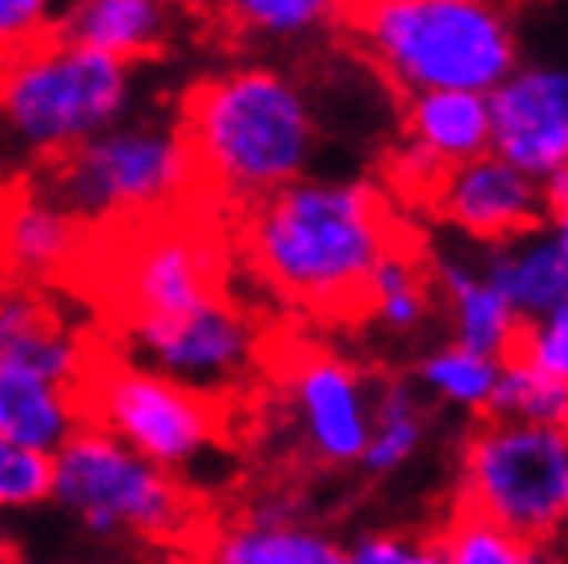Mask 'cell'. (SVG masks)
I'll list each match as a JSON object with an SVG mask.
<instances>
[{
    "label": "cell",
    "instance_id": "obj_1",
    "mask_svg": "<svg viewBox=\"0 0 568 564\" xmlns=\"http://www.w3.org/2000/svg\"><path fill=\"white\" fill-rule=\"evenodd\" d=\"M254 274L318 319H367L372 274L407 222L375 185L286 182L239 210Z\"/></svg>",
    "mask_w": 568,
    "mask_h": 564
},
{
    "label": "cell",
    "instance_id": "obj_2",
    "mask_svg": "<svg viewBox=\"0 0 568 564\" xmlns=\"http://www.w3.org/2000/svg\"><path fill=\"white\" fill-rule=\"evenodd\" d=\"M178 133L202 194L239 210L295 182L315 150L303 93L271 69H234L190 85L178 105Z\"/></svg>",
    "mask_w": 568,
    "mask_h": 564
},
{
    "label": "cell",
    "instance_id": "obj_3",
    "mask_svg": "<svg viewBox=\"0 0 568 564\" xmlns=\"http://www.w3.org/2000/svg\"><path fill=\"white\" fill-rule=\"evenodd\" d=\"M355 53L404 98L424 89H493L513 69V37L484 0H339Z\"/></svg>",
    "mask_w": 568,
    "mask_h": 564
},
{
    "label": "cell",
    "instance_id": "obj_4",
    "mask_svg": "<svg viewBox=\"0 0 568 564\" xmlns=\"http://www.w3.org/2000/svg\"><path fill=\"white\" fill-rule=\"evenodd\" d=\"M37 182L85 226L162 214L186 202H210L197 185L194 162L178 125L89 133L73 145L44 153Z\"/></svg>",
    "mask_w": 568,
    "mask_h": 564
},
{
    "label": "cell",
    "instance_id": "obj_5",
    "mask_svg": "<svg viewBox=\"0 0 568 564\" xmlns=\"http://www.w3.org/2000/svg\"><path fill=\"white\" fill-rule=\"evenodd\" d=\"M459 512L520 541H560L568 521V427L480 415L459 452Z\"/></svg>",
    "mask_w": 568,
    "mask_h": 564
},
{
    "label": "cell",
    "instance_id": "obj_6",
    "mask_svg": "<svg viewBox=\"0 0 568 564\" xmlns=\"http://www.w3.org/2000/svg\"><path fill=\"white\" fill-rule=\"evenodd\" d=\"M89 536H178L190 504L174 472L150 464L98 423H81L53 452V496Z\"/></svg>",
    "mask_w": 568,
    "mask_h": 564
},
{
    "label": "cell",
    "instance_id": "obj_7",
    "mask_svg": "<svg viewBox=\"0 0 568 564\" xmlns=\"http://www.w3.org/2000/svg\"><path fill=\"white\" fill-rule=\"evenodd\" d=\"M81 420L98 423L165 472H194L219 447L222 400L142 367L89 359L77 383Z\"/></svg>",
    "mask_w": 568,
    "mask_h": 564
},
{
    "label": "cell",
    "instance_id": "obj_8",
    "mask_svg": "<svg viewBox=\"0 0 568 564\" xmlns=\"http://www.w3.org/2000/svg\"><path fill=\"white\" fill-rule=\"evenodd\" d=\"M125 61L61 33L0 66V109L41 153L110 130L125 105Z\"/></svg>",
    "mask_w": 568,
    "mask_h": 564
},
{
    "label": "cell",
    "instance_id": "obj_9",
    "mask_svg": "<svg viewBox=\"0 0 568 564\" xmlns=\"http://www.w3.org/2000/svg\"><path fill=\"white\" fill-rule=\"evenodd\" d=\"M121 335L133 363L214 400H226L230 391L251 380L263 351L251 315L226 291L174 315L133 319L121 326Z\"/></svg>",
    "mask_w": 568,
    "mask_h": 564
},
{
    "label": "cell",
    "instance_id": "obj_10",
    "mask_svg": "<svg viewBox=\"0 0 568 564\" xmlns=\"http://www.w3.org/2000/svg\"><path fill=\"white\" fill-rule=\"evenodd\" d=\"M286 412L303 452L323 467H359L372 432V383L327 351L286 359Z\"/></svg>",
    "mask_w": 568,
    "mask_h": 564
},
{
    "label": "cell",
    "instance_id": "obj_11",
    "mask_svg": "<svg viewBox=\"0 0 568 564\" xmlns=\"http://www.w3.org/2000/svg\"><path fill=\"white\" fill-rule=\"evenodd\" d=\"M424 207L480 242L520 239V234L545 230V222L552 218L545 190L532 182V174L484 153L448 162L432 194L424 198Z\"/></svg>",
    "mask_w": 568,
    "mask_h": 564
},
{
    "label": "cell",
    "instance_id": "obj_12",
    "mask_svg": "<svg viewBox=\"0 0 568 564\" xmlns=\"http://www.w3.org/2000/svg\"><path fill=\"white\" fill-rule=\"evenodd\" d=\"M89 226L69 214L37 178L0 190V279L41 282L69 274Z\"/></svg>",
    "mask_w": 568,
    "mask_h": 564
},
{
    "label": "cell",
    "instance_id": "obj_13",
    "mask_svg": "<svg viewBox=\"0 0 568 564\" xmlns=\"http://www.w3.org/2000/svg\"><path fill=\"white\" fill-rule=\"evenodd\" d=\"M493 141L504 162L532 178L568 170V109L557 73H525L488 101Z\"/></svg>",
    "mask_w": 568,
    "mask_h": 564
},
{
    "label": "cell",
    "instance_id": "obj_14",
    "mask_svg": "<svg viewBox=\"0 0 568 564\" xmlns=\"http://www.w3.org/2000/svg\"><path fill=\"white\" fill-rule=\"evenodd\" d=\"M81 423L85 420H81L77 387L29 363L0 359V435L4 440L53 456Z\"/></svg>",
    "mask_w": 568,
    "mask_h": 564
},
{
    "label": "cell",
    "instance_id": "obj_15",
    "mask_svg": "<svg viewBox=\"0 0 568 564\" xmlns=\"http://www.w3.org/2000/svg\"><path fill=\"white\" fill-rule=\"evenodd\" d=\"M343 548L331 532L298 521L286 508H254L214 536L206 564H343Z\"/></svg>",
    "mask_w": 568,
    "mask_h": 564
},
{
    "label": "cell",
    "instance_id": "obj_16",
    "mask_svg": "<svg viewBox=\"0 0 568 564\" xmlns=\"http://www.w3.org/2000/svg\"><path fill=\"white\" fill-rule=\"evenodd\" d=\"M57 33L118 61H142L165 49V12L162 0H77Z\"/></svg>",
    "mask_w": 568,
    "mask_h": 564
},
{
    "label": "cell",
    "instance_id": "obj_17",
    "mask_svg": "<svg viewBox=\"0 0 568 564\" xmlns=\"http://www.w3.org/2000/svg\"><path fill=\"white\" fill-rule=\"evenodd\" d=\"M432 274H436V286L448 299L459 348L493 359L508 355L516 343V331H520V315L508 306V299L496 291L493 282L484 279V271H471L468 262L439 259L432 262Z\"/></svg>",
    "mask_w": 568,
    "mask_h": 564
},
{
    "label": "cell",
    "instance_id": "obj_18",
    "mask_svg": "<svg viewBox=\"0 0 568 564\" xmlns=\"http://www.w3.org/2000/svg\"><path fill=\"white\" fill-rule=\"evenodd\" d=\"M484 279L508 299V306L520 319L545 315L548 306L568 299L565 259H560L557 239H548L545 230L493 242V254L484 259Z\"/></svg>",
    "mask_w": 568,
    "mask_h": 564
},
{
    "label": "cell",
    "instance_id": "obj_19",
    "mask_svg": "<svg viewBox=\"0 0 568 564\" xmlns=\"http://www.w3.org/2000/svg\"><path fill=\"white\" fill-rule=\"evenodd\" d=\"M427 400L416 380L372 383V432L363 447L359 467L367 476H392L416 456L427 440Z\"/></svg>",
    "mask_w": 568,
    "mask_h": 564
},
{
    "label": "cell",
    "instance_id": "obj_20",
    "mask_svg": "<svg viewBox=\"0 0 568 564\" xmlns=\"http://www.w3.org/2000/svg\"><path fill=\"white\" fill-rule=\"evenodd\" d=\"M407 130L439 158H471L493 141V118L476 89H424L407 98Z\"/></svg>",
    "mask_w": 568,
    "mask_h": 564
},
{
    "label": "cell",
    "instance_id": "obj_21",
    "mask_svg": "<svg viewBox=\"0 0 568 564\" xmlns=\"http://www.w3.org/2000/svg\"><path fill=\"white\" fill-rule=\"evenodd\" d=\"M484 415L520 423H545V427H568V380L532 367L525 359H500L493 400Z\"/></svg>",
    "mask_w": 568,
    "mask_h": 564
},
{
    "label": "cell",
    "instance_id": "obj_22",
    "mask_svg": "<svg viewBox=\"0 0 568 564\" xmlns=\"http://www.w3.org/2000/svg\"><path fill=\"white\" fill-rule=\"evenodd\" d=\"M496 375H500V359L459 348V343L432 351V355L419 359L416 367V383L427 395L476 415H484V407L493 400Z\"/></svg>",
    "mask_w": 568,
    "mask_h": 564
},
{
    "label": "cell",
    "instance_id": "obj_23",
    "mask_svg": "<svg viewBox=\"0 0 568 564\" xmlns=\"http://www.w3.org/2000/svg\"><path fill=\"white\" fill-rule=\"evenodd\" d=\"M439 536H444V564H525L528 553V541L459 508H452L448 528Z\"/></svg>",
    "mask_w": 568,
    "mask_h": 564
},
{
    "label": "cell",
    "instance_id": "obj_24",
    "mask_svg": "<svg viewBox=\"0 0 568 564\" xmlns=\"http://www.w3.org/2000/svg\"><path fill=\"white\" fill-rule=\"evenodd\" d=\"M53 496V456L0 435V512L37 508Z\"/></svg>",
    "mask_w": 568,
    "mask_h": 564
},
{
    "label": "cell",
    "instance_id": "obj_25",
    "mask_svg": "<svg viewBox=\"0 0 568 564\" xmlns=\"http://www.w3.org/2000/svg\"><path fill=\"white\" fill-rule=\"evenodd\" d=\"M508 355L525 359V363L557 375V380H568V299L548 306L545 315L520 319V331H516V343Z\"/></svg>",
    "mask_w": 568,
    "mask_h": 564
},
{
    "label": "cell",
    "instance_id": "obj_26",
    "mask_svg": "<svg viewBox=\"0 0 568 564\" xmlns=\"http://www.w3.org/2000/svg\"><path fill=\"white\" fill-rule=\"evenodd\" d=\"M339 0H222V12L263 33H303L335 17Z\"/></svg>",
    "mask_w": 568,
    "mask_h": 564
},
{
    "label": "cell",
    "instance_id": "obj_27",
    "mask_svg": "<svg viewBox=\"0 0 568 564\" xmlns=\"http://www.w3.org/2000/svg\"><path fill=\"white\" fill-rule=\"evenodd\" d=\"M343 564H444V536L367 532L351 544Z\"/></svg>",
    "mask_w": 568,
    "mask_h": 564
},
{
    "label": "cell",
    "instance_id": "obj_28",
    "mask_svg": "<svg viewBox=\"0 0 568 564\" xmlns=\"http://www.w3.org/2000/svg\"><path fill=\"white\" fill-rule=\"evenodd\" d=\"M49 9L53 0H0V66H9L12 57L29 53L57 33Z\"/></svg>",
    "mask_w": 568,
    "mask_h": 564
},
{
    "label": "cell",
    "instance_id": "obj_29",
    "mask_svg": "<svg viewBox=\"0 0 568 564\" xmlns=\"http://www.w3.org/2000/svg\"><path fill=\"white\" fill-rule=\"evenodd\" d=\"M525 564H568V553L560 548V541H540V544H528Z\"/></svg>",
    "mask_w": 568,
    "mask_h": 564
},
{
    "label": "cell",
    "instance_id": "obj_30",
    "mask_svg": "<svg viewBox=\"0 0 568 564\" xmlns=\"http://www.w3.org/2000/svg\"><path fill=\"white\" fill-rule=\"evenodd\" d=\"M552 222H557V234H552V239H557V250H560V259H565V274H568V207L557 210Z\"/></svg>",
    "mask_w": 568,
    "mask_h": 564
},
{
    "label": "cell",
    "instance_id": "obj_31",
    "mask_svg": "<svg viewBox=\"0 0 568 564\" xmlns=\"http://www.w3.org/2000/svg\"><path fill=\"white\" fill-rule=\"evenodd\" d=\"M162 4H174V9L186 12H222V0H162Z\"/></svg>",
    "mask_w": 568,
    "mask_h": 564
},
{
    "label": "cell",
    "instance_id": "obj_32",
    "mask_svg": "<svg viewBox=\"0 0 568 564\" xmlns=\"http://www.w3.org/2000/svg\"><path fill=\"white\" fill-rule=\"evenodd\" d=\"M557 85H560V98H565V109H568V73H557Z\"/></svg>",
    "mask_w": 568,
    "mask_h": 564
},
{
    "label": "cell",
    "instance_id": "obj_33",
    "mask_svg": "<svg viewBox=\"0 0 568 564\" xmlns=\"http://www.w3.org/2000/svg\"><path fill=\"white\" fill-rule=\"evenodd\" d=\"M565 536H568V521H565V532H560V541H565Z\"/></svg>",
    "mask_w": 568,
    "mask_h": 564
}]
</instances>
